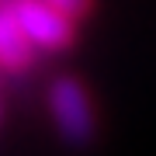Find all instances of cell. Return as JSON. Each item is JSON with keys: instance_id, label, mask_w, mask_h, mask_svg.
<instances>
[{"instance_id": "1", "label": "cell", "mask_w": 156, "mask_h": 156, "mask_svg": "<svg viewBox=\"0 0 156 156\" xmlns=\"http://www.w3.org/2000/svg\"><path fill=\"white\" fill-rule=\"evenodd\" d=\"M45 108H49L56 135L73 149H87L97 139V108L90 87L76 73H59L45 87Z\"/></svg>"}, {"instance_id": "2", "label": "cell", "mask_w": 156, "mask_h": 156, "mask_svg": "<svg viewBox=\"0 0 156 156\" xmlns=\"http://www.w3.org/2000/svg\"><path fill=\"white\" fill-rule=\"evenodd\" d=\"M11 11L17 17V24L24 28V35L35 42V49L42 56H62L76 45V28L69 17H62L59 11H52L45 0H11Z\"/></svg>"}, {"instance_id": "3", "label": "cell", "mask_w": 156, "mask_h": 156, "mask_svg": "<svg viewBox=\"0 0 156 156\" xmlns=\"http://www.w3.org/2000/svg\"><path fill=\"white\" fill-rule=\"evenodd\" d=\"M42 52L24 35L11 7H0V76H28L38 66Z\"/></svg>"}, {"instance_id": "4", "label": "cell", "mask_w": 156, "mask_h": 156, "mask_svg": "<svg viewBox=\"0 0 156 156\" xmlns=\"http://www.w3.org/2000/svg\"><path fill=\"white\" fill-rule=\"evenodd\" d=\"M52 11H59L62 17H69L73 24H83L94 14V0H45Z\"/></svg>"}, {"instance_id": "5", "label": "cell", "mask_w": 156, "mask_h": 156, "mask_svg": "<svg viewBox=\"0 0 156 156\" xmlns=\"http://www.w3.org/2000/svg\"><path fill=\"white\" fill-rule=\"evenodd\" d=\"M0 7H11V0H0Z\"/></svg>"}]
</instances>
